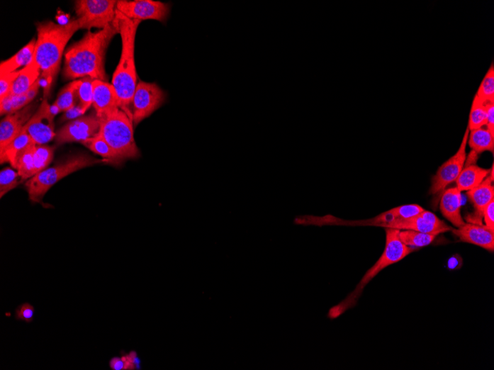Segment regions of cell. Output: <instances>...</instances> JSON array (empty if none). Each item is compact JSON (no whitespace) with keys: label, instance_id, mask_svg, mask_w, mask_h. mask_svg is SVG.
Wrapping results in <instances>:
<instances>
[{"label":"cell","instance_id":"6da1fadb","mask_svg":"<svg viewBox=\"0 0 494 370\" xmlns=\"http://www.w3.org/2000/svg\"><path fill=\"white\" fill-rule=\"evenodd\" d=\"M119 33L116 20L108 27L96 33L91 31L64 52L63 76L65 79L90 77L107 82L105 60L108 47Z\"/></svg>","mask_w":494,"mask_h":370},{"label":"cell","instance_id":"7a4b0ae2","mask_svg":"<svg viewBox=\"0 0 494 370\" xmlns=\"http://www.w3.org/2000/svg\"><path fill=\"white\" fill-rule=\"evenodd\" d=\"M84 22L79 18L64 25L53 22L38 25V40L33 58L40 66L41 78L45 82V99H47L59 72L65 46L73 35L79 29H84Z\"/></svg>","mask_w":494,"mask_h":370},{"label":"cell","instance_id":"3957f363","mask_svg":"<svg viewBox=\"0 0 494 370\" xmlns=\"http://www.w3.org/2000/svg\"><path fill=\"white\" fill-rule=\"evenodd\" d=\"M116 17L119 34L121 35L123 49L120 60L113 77L112 85L117 95L119 108L133 120V98L137 86L134 56L135 41L136 32L141 22L130 20L117 10Z\"/></svg>","mask_w":494,"mask_h":370},{"label":"cell","instance_id":"277c9868","mask_svg":"<svg viewBox=\"0 0 494 370\" xmlns=\"http://www.w3.org/2000/svg\"><path fill=\"white\" fill-rule=\"evenodd\" d=\"M399 232L398 229L386 228V241L383 253L376 263L367 271L356 289L342 303L330 309L328 313L329 318H337L348 309L353 308L359 301L365 287L374 277L389 266L400 262L414 251L410 247L402 242Z\"/></svg>","mask_w":494,"mask_h":370},{"label":"cell","instance_id":"5b68a950","mask_svg":"<svg viewBox=\"0 0 494 370\" xmlns=\"http://www.w3.org/2000/svg\"><path fill=\"white\" fill-rule=\"evenodd\" d=\"M99 120V134L114 151L123 163L140 156L134 139L133 120L120 108Z\"/></svg>","mask_w":494,"mask_h":370},{"label":"cell","instance_id":"8992f818","mask_svg":"<svg viewBox=\"0 0 494 370\" xmlns=\"http://www.w3.org/2000/svg\"><path fill=\"white\" fill-rule=\"evenodd\" d=\"M101 162H106V161L97 159L88 155H79L69 157L56 166L46 168L27 181L26 188L29 200L33 203L43 205V200L46 193L62 179L75 172Z\"/></svg>","mask_w":494,"mask_h":370},{"label":"cell","instance_id":"52a82bcc","mask_svg":"<svg viewBox=\"0 0 494 370\" xmlns=\"http://www.w3.org/2000/svg\"><path fill=\"white\" fill-rule=\"evenodd\" d=\"M116 0H77L75 11L84 29H104L116 20Z\"/></svg>","mask_w":494,"mask_h":370},{"label":"cell","instance_id":"ba28073f","mask_svg":"<svg viewBox=\"0 0 494 370\" xmlns=\"http://www.w3.org/2000/svg\"><path fill=\"white\" fill-rule=\"evenodd\" d=\"M165 94L156 83L140 81L136 86L132 103L133 125L157 111L165 101Z\"/></svg>","mask_w":494,"mask_h":370},{"label":"cell","instance_id":"9c48e42d","mask_svg":"<svg viewBox=\"0 0 494 370\" xmlns=\"http://www.w3.org/2000/svg\"><path fill=\"white\" fill-rule=\"evenodd\" d=\"M116 10L132 21H157L164 23L169 16L170 6L153 0H119Z\"/></svg>","mask_w":494,"mask_h":370},{"label":"cell","instance_id":"30bf717a","mask_svg":"<svg viewBox=\"0 0 494 370\" xmlns=\"http://www.w3.org/2000/svg\"><path fill=\"white\" fill-rule=\"evenodd\" d=\"M469 133L470 130L467 128L461 147L456 153L442 164L433 176L430 190L431 195L444 191L449 185L456 181L458 176L464 169L467 157L466 146Z\"/></svg>","mask_w":494,"mask_h":370},{"label":"cell","instance_id":"8fae6325","mask_svg":"<svg viewBox=\"0 0 494 370\" xmlns=\"http://www.w3.org/2000/svg\"><path fill=\"white\" fill-rule=\"evenodd\" d=\"M54 148L46 145H33L17 161L15 169L22 181L29 180L43 171L53 161Z\"/></svg>","mask_w":494,"mask_h":370},{"label":"cell","instance_id":"7c38bea8","mask_svg":"<svg viewBox=\"0 0 494 370\" xmlns=\"http://www.w3.org/2000/svg\"><path fill=\"white\" fill-rule=\"evenodd\" d=\"M55 115L51 111L50 105L45 99L39 109L33 115L25 126V129L33 142L38 145H45L54 138L55 133Z\"/></svg>","mask_w":494,"mask_h":370},{"label":"cell","instance_id":"4fadbf2b","mask_svg":"<svg viewBox=\"0 0 494 370\" xmlns=\"http://www.w3.org/2000/svg\"><path fill=\"white\" fill-rule=\"evenodd\" d=\"M100 123L96 115L82 116L68 122L56 135L57 145L71 142L83 143L99 133Z\"/></svg>","mask_w":494,"mask_h":370},{"label":"cell","instance_id":"5bb4252c","mask_svg":"<svg viewBox=\"0 0 494 370\" xmlns=\"http://www.w3.org/2000/svg\"><path fill=\"white\" fill-rule=\"evenodd\" d=\"M36 106L28 105L20 111L7 115L0 123V152L3 151L23 131L34 114Z\"/></svg>","mask_w":494,"mask_h":370},{"label":"cell","instance_id":"9a60e30c","mask_svg":"<svg viewBox=\"0 0 494 370\" xmlns=\"http://www.w3.org/2000/svg\"><path fill=\"white\" fill-rule=\"evenodd\" d=\"M453 234L461 241L481 247L489 252L494 250V232L485 225L465 223L456 229H451Z\"/></svg>","mask_w":494,"mask_h":370},{"label":"cell","instance_id":"2e32d148","mask_svg":"<svg viewBox=\"0 0 494 370\" xmlns=\"http://www.w3.org/2000/svg\"><path fill=\"white\" fill-rule=\"evenodd\" d=\"M93 91V105L99 119L119 108L117 95L112 84L94 80Z\"/></svg>","mask_w":494,"mask_h":370},{"label":"cell","instance_id":"e0dca14e","mask_svg":"<svg viewBox=\"0 0 494 370\" xmlns=\"http://www.w3.org/2000/svg\"><path fill=\"white\" fill-rule=\"evenodd\" d=\"M493 170V164L489 175L482 184L467 191L468 200L473 203L476 210V215L471 218V220L473 221L472 223H476V220H479L480 223L482 224L481 218H483V210L490 201L494 200Z\"/></svg>","mask_w":494,"mask_h":370},{"label":"cell","instance_id":"ac0fdd59","mask_svg":"<svg viewBox=\"0 0 494 370\" xmlns=\"http://www.w3.org/2000/svg\"><path fill=\"white\" fill-rule=\"evenodd\" d=\"M461 191L456 186L447 189L442 194L439 203L441 213L456 228L466 223L461 215Z\"/></svg>","mask_w":494,"mask_h":370},{"label":"cell","instance_id":"d6986e66","mask_svg":"<svg viewBox=\"0 0 494 370\" xmlns=\"http://www.w3.org/2000/svg\"><path fill=\"white\" fill-rule=\"evenodd\" d=\"M383 227L386 228L398 229V230L415 231L436 236L447 232L445 229L434 225L428 220L424 218L420 214L411 218L387 223Z\"/></svg>","mask_w":494,"mask_h":370},{"label":"cell","instance_id":"ffe728a7","mask_svg":"<svg viewBox=\"0 0 494 370\" xmlns=\"http://www.w3.org/2000/svg\"><path fill=\"white\" fill-rule=\"evenodd\" d=\"M33 140L26 132L25 127L23 131L1 152L0 162L1 164L9 163L15 169L17 161L21 155L30 146L34 145Z\"/></svg>","mask_w":494,"mask_h":370},{"label":"cell","instance_id":"44dd1931","mask_svg":"<svg viewBox=\"0 0 494 370\" xmlns=\"http://www.w3.org/2000/svg\"><path fill=\"white\" fill-rule=\"evenodd\" d=\"M465 166L455 181L459 191H469L478 186L490 172V169H484L475 164Z\"/></svg>","mask_w":494,"mask_h":370},{"label":"cell","instance_id":"7402d4cb","mask_svg":"<svg viewBox=\"0 0 494 370\" xmlns=\"http://www.w3.org/2000/svg\"><path fill=\"white\" fill-rule=\"evenodd\" d=\"M40 86V79L26 94L19 96L10 95L4 101H0V113H1V116L13 114L27 107L37 96Z\"/></svg>","mask_w":494,"mask_h":370},{"label":"cell","instance_id":"603a6c76","mask_svg":"<svg viewBox=\"0 0 494 370\" xmlns=\"http://www.w3.org/2000/svg\"><path fill=\"white\" fill-rule=\"evenodd\" d=\"M41 70L33 57L30 62L20 70V74L16 79L11 95L19 96L28 92L32 86L40 79Z\"/></svg>","mask_w":494,"mask_h":370},{"label":"cell","instance_id":"cb8c5ba5","mask_svg":"<svg viewBox=\"0 0 494 370\" xmlns=\"http://www.w3.org/2000/svg\"><path fill=\"white\" fill-rule=\"evenodd\" d=\"M37 40L33 39L28 45L20 51L0 64V76L18 72L19 68L26 67L32 60L34 50H35Z\"/></svg>","mask_w":494,"mask_h":370},{"label":"cell","instance_id":"d4e9b609","mask_svg":"<svg viewBox=\"0 0 494 370\" xmlns=\"http://www.w3.org/2000/svg\"><path fill=\"white\" fill-rule=\"evenodd\" d=\"M468 144L472 151L479 155L485 151L493 153L494 135L487 128H479L470 131Z\"/></svg>","mask_w":494,"mask_h":370},{"label":"cell","instance_id":"484cf974","mask_svg":"<svg viewBox=\"0 0 494 370\" xmlns=\"http://www.w3.org/2000/svg\"><path fill=\"white\" fill-rule=\"evenodd\" d=\"M82 145L93 152L103 157L106 162L116 165L122 164L112 148L99 134L85 140Z\"/></svg>","mask_w":494,"mask_h":370},{"label":"cell","instance_id":"4316f807","mask_svg":"<svg viewBox=\"0 0 494 370\" xmlns=\"http://www.w3.org/2000/svg\"><path fill=\"white\" fill-rule=\"evenodd\" d=\"M79 84L80 79L74 80L64 86L59 94L55 103L58 106L61 112L65 113L75 107L78 99L77 91Z\"/></svg>","mask_w":494,"mask_h":370},{"label":"cell","instance_id":"83f0119b","mask_svg":"<svg viewBox=\"0 0 494 370\" xmlns=\"http://www.w3.org/2000/svg\"><path fill=\"white\" fill-rule=\"evenodd\" d=\"M486 103L475 96L469 116L468 128L470 131L486 126Z\"/></svg>","mask_w":494,"mask_h":370},{"label":"cell","instance_id":"f1b7e54d","mask_svg":"<svg viewBox=\"0 0 494 370\" xmlns=\"http://www.w3.org/2000/svg\"><path fill=\"white\" fill-rule=\"evenodd\" d=\"M399 237L405 245L413 248H422L430 245L437 236L411 230H400Z\"/></svg>","mask_w":494,"mask_h":370},{"label":"cell","instance_id":"f546056e","mask_svg":"<svg viewBox=\"0 0 494 370\" xmlns=\"http://www.w3.org/2000/svg\"><path fill=\"white\" fill-rule=\"evenodd\" d=\"M21 181L18 172L11 168L3 169L0 172V198H3L8 192L18 186Z\"/></svg>","mask_w":494,"mask_h":370},{"label":"cell","instance_id":"4dcf8cb0","mask_svg":"<svg viewBox=\"0 0 494 370\" xmlns=\"http://www.w3.org/2000/svg\"><path fill=\"white\" fill-rule=\"evenodd\" d=\"M95 79L90 77H84L80 79V84L77 91L79 103L83 110L86 112L93 104L94 91L93 82Z\"/></svg>","mask_w":494,"mask_h":370},{"label":"cell","instance_id":"1f68e13d","mask_svg":"<svg viewBox=\"0 0 494 370\" xmlns=\"http://www.w3.org/2000/svg\"><path fill=\"white\" fill-rule=\"evenodd\" d=\"M479 99L485 103H494V67L493 63L488 70L482 81L478 93L476 94Z\"/></svg>","mask_w":494,"mask_h":370},{"label":"cell","instance_id":"d6a6232c","mask_svg":"<svg viewBox=\"0 0 494 370\" xmlns=\"http://www.w3.org/2000/svg\"><path fill=\"white\" fill-rule=\"evenodd\" d=\"M20 74V70L11 74L0 76V101L11 94L13 85Z\"/></svg>","mask_w":494,"mask_h":370},{"label":"cell","instance_id":"836d02e7","mask_svg":"<svg viewBox=\"0 0 494 370\" xmlns=\"http://www.w3.org/2000/svg\"><path fill=\"white\" fill-rule=\"evenodd\" d=\"M35 309L30 303H24L17 308L15 313L16 320H22L26 323H31L34 319Z\"/></svg>","mask_w":494,"mask_h":370},{"label":"cell","instance_id":"e575fe53","mask_svg":"<svg viewBox=\"0 0 494 370\" xmlns=\"http://www.w3.org/2000/svg\"><path fill=\"white\" fill-rule=\"evenodd\" d=\"M121 358L125 364V370L141 369V360L135 351H131L130 354H124Z\"/></svg>","mask_w":494,"mask_h":370},{"label":"cell","instance_id":"d590c367","mask_svg":"<svg viewBox=\"0 0 494 370\" xmlns=\"http://www.w3.org/2000/svg\"><path fill=\"white\" fill-rule=\"evenodd\" d=\"M485 226L494 232V200L490 201L484 208L483 213Z\"/></svg>","mask_w":494,"mask_h":370},{"label":"cell","instance_id":"8d00e7d4","mask_svg":"<svg viewBox=\"0 0 494 370\" xmlns=\"http://www.w3.org/2000/svg\"><path fill=\"white\" fill-rule=\"evenodd\" d=\"M85 113V111L82 108V106L78 103L72 110L64 113L61 118V121L73 120L82 117Z\"/></svg>","mask_w":494,"mask_h":370},{"label":"cell","instance_id":"74e56055","mask_svg":"<svg viewBox=\"0 0 494 370\" xmlns=\"http://www.w3.org/2000/svg\"><path fill=\"white\" fill-rule=\"evenodd\" d=\"M487 123L486 128L494 135V103H486Z\"/></svg>","mask_w":494,"mask_h":370}]
</instances>
